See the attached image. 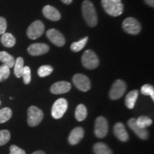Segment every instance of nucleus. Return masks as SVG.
<instances>
[{
	"mask_svg": "<svg viewBox=\"0 0 154 154\" xmlns=\"http://www.w3.org/2000/svg\"><path fill=\"white\" fill-rule=\"evenodd\" d=\"M82 64L88 69H94L97 68L99 64V60L97 55L92 50H86L83 54L82 57Z\"/></svg>",
	"mask_w": 154,
	"mask_h": 154,
	"instance_id": "obj_3",
	"label": "nucleus"
},
{
	"mask_svg": "<svg viewBox=\"0 0 154 154\" xmlns=\"http://www.w3.org/2000/svg\"><path fill=\"white\" fill-rule=\"evenodd\" d=\"M0 61L9 68H12L15 63L14 58L6 51H0Z\"/></svg>",
	"mask_w": 154,
	"mask_h": 154,
	"instance_id": "obj_19",
	"label": "nucleus"
},
{
	"mask_svg": "<svg viewBox=\"0 0 154 154\" xmlns=\"http://www.w3.org/2000/svg\"><path fill=\"white\" fill-rule=\"evenodd\" d=\"M53 72V67L49 65H43L38 69V75L40 77H46L49 76Z\"/></svg>",
	"mask_w": 154,
	"mask_h": 154,
	"instance_id": "obj_27",
	"label": "nucleus"
},
{
	"mask_svg": "<svg viewBox=\"0 0 154 154\" xmlns=\"http://www.w3.org/2000/svg\"><path fill=\"white\" fill-rule=\"evenodd\" d=\"M14 74L17 78H20L22 76L23 69H24V59L22 57H18L14 63Z\"/></svg>",
	"mask_w": 154,
	"mask_h": 154,
	"instance_id": "obj_23",
	"label": "nucleus"
},
{
	"mask_svg": "<svg viewBox=\"0 0 154 154\" xmlns=\"http://www.w3.org/2000/svg\"><path fill=\"white\" fill-rule=\"evenodd\" d=\"M9 75H10V68L5 64L2 65L0 66V82L7 79Z\"/></svg>",
	"mask_w": 154,
	"mask_h": 154,
	"instance_id": "obj_29",
	"label": "nucleus"
},
{
	"mask_svg": "<svg viewBox=\"0 0 154 154\" xmlns=\"http://www.w3.org/2000/svg\"><path fill=\"white\" fill-rule=\"evenodd\" d=\"M44 24L40 20H36L30 24L26 31V34L30 39L34 40L39 38L44 32Z\"/></svg>",
	"mask_w": 154,
	"mask_h": 154,
	"instance_id": "obj_7",
	"label": "nucleus"
},
{
	"mask_svg": "<svg viewBox=\"0 0 154 154\" xmlns=\"http://www.w3.org/2000/svg\"><path fill=\"white\" fill-rule=\"evenodd\" d=\"M109 131V123L103 116H99L95 121L94 134L97 138H103L106 137Z\"/></svg>",
	"mask_w": 154,
	"mask_h": 154,
	"instance_id": "obj_8",
	"label": "nucleus"
},
{
	"mask_svg": "<svg viewBox=\"0 0 154 154\" xmlns=\"http://www.w3.org/2000/svg\"><path fill=\"white\" fill-rule=\"evenodd\" d=\"M7 21L4 17H0V35L5 34L7 30Z\"/></svg>",
	"mask_w": 154,
	"mask_h": 154,
	"instance_id": "obj_33",
	"label": "nucleus"
},
{
	"mask_svg": "<svg viewBox=\"0 0 154 154\" xmlns=\"http://www.w3.org/2000/svg\"><path fill=\"white\" fill-rule=\"evenodd\" d=\"M138 96V90H133V91H131L129 93L127 94L126 96V99H125V103H126V107L128 108V109H134L135 104H136V100H137Z\"/></svg>",
	"mask_w": 154,
	"mask_h": 154,
	"instance_id": "obj_18",
	"label": "nucleus"
},
{
	"mask_svg": "<svg viewBox=\"0 0 154 154\" xmlns=\"http://www.w3.org/2000/svg\"><path fill=\"white\" fill-rule=\"evenodd\" d=\"M49 51V47L46 44L35 43L31 44L28 47V52L32 56H40L47 53Z\"/></svg>",
	"mask_w": 154,
	"mask_h": 154,
	"instance_id": "obj_12",
	"label": "nucleus"
},
{
	"mask_svg": "<svg viewBox=\"0 0 154 154\" xmlns=\"http://www.w3.org/2000/svg\"><path fill=\"white\" fill-rule=\"evenodd\" d=\"M72 86H71L70 83L67 82H58L55 84H54L51 86V92L54 94H66L67 92L70 91Z\"/></svg>",
	"mask_w": 154,
	"mask_h": 154,
	"instance_id": "obj_14",
	"label": "nucleus"
},
{
	"mask_svg": "<svg viewBox=\"0 0 154 154\" xmlns=\"http://www.w3.org/2000/svg\"><path fill=\"white\" fill-rule=\"evenodd\" d=\"M128 126L129 128L141 139L146 140L149 138V132L146 128H140L136 124V119L131 118L128 121Z\"/></svg>",
	"mask_w": 154,
	"mask_h": 154,
	"instance_id": "obj_13",
	"label": "nucleus"
},
{
	"mask_svg": "<svg viewBox=\"0 0 154 154\" xmlns=\"http://www.w3.org/2000/svg\"><path fill=\"white\" fill-rule=\"evenodd\" d=\"M44 118V113L41 109L36 106H30L28 109L27 121L29 126H38Z\"/></svg>",
	"mask_w": 154,
	"mask_h": 154,
	"instance_id": "obj_5",
	"label": "nucleus"
},
{
	"mask_svg": "<svg viewBox=\"0 0 154 154\" xmlns=\"http://www.w3.org/2000/svg\"><path fill=\"white\" fill-rule=\"evenodd\" d=\"M94 151L95 154H113L110 148L102 142L96 143L94 146Z\"/></svg>",
	"mask_w": 154,
	"mask_h": 154,
	"instance_id": "obj_21",
	"label": "nucleus"
},
{
	"mask_svg": "<svg viewBox=\"0 0 154 154\" xmlns=\"http://www.w3.org/2000/svg\"><path fill=\"white\" fill-rule=\"evenodd\" d=\"M127 86L124 81L118 79L113 83L109 92V97L112 100H117L121 98L126 91Z\"/></svg>",
	"mask_w": 154,
	"mask_h": 154,
	"instance_id": "obj_6",
	"label": "nucleus"
},
{
	"mask_svg": "<svg viewBox=\"0 0 154 154\" xmlns=\"http://www.w3.org/2000/svg\"><path fill=\"white\" fill-rule=\"evenodd\" d=\"M0 104H1V101H0Z\"/></svg>",
	"mask_w": 154,
	"mask_h": 154,
	"instance_id": "obj_37",
	"label": "nucleus"
},
{
	"mask_svg": "<svg viewBox=\"0 0 154 154\" xmlns=\"http://www.w3.org/2000/svg\"><path fill=\"white\" fill-rule=\"evenodd\" d=\"M87 116V109L84 104H81L77 106L76 111H75V117L76 120L79 121H82L85 120Z\"/></svg>",
	"mask_w": 154,
	"mask_h": 154,
	"instance_id": "obj_22",
	"label": "nucleus"
},
{
	"mask_svg": "<svg viewBox=\"0 0 154 154\" xmlns=\"http://www.w3.org/2000/svg\"><path fill=\"white\" fill-rule=\"evenodd\" d=\"M113 132H114L116 137L119 138L121 141L126 142L129 138L128 134L127 133L126 128L122 123L119 122L115 124L114 128H113Z\"/></svg>",
	"mask_w": 154,
	"mask_h": 154,
	"instance_id": "obj_16",
	"label": "nucleus"
},
{
	"mask_svg": "<svg viewBox=\"0 0 154 154\" xmlns=\"http://www.w3.org/2000/svg\"><path fill=\"white\" fill-rule=\"evenodd\" d=\"M47 36L51 43L57 47H63L66 42L63 34L55 29H50L48 30L47 32Z\"/></svg>",
	"mask_w": 154,
	"mask_h": 154,
	"instance_id": "obj_11",
	"label": "nucleus"
},
{
	"mask_svg": "<svg viewBox=\"0 0 154 154\" xmlns=\"http://www.w3.org/2000/svg\"><path fill=\"white\" fill-rule=\"evenodd\" d=\"M1 42L5 47L11 48L15 45L16 39H15L14 36L11 33H6L5 32V34L2 35Z\"/></svg>",
	"mask_w": 154,
	"mask_h": 154,
	"instance_id": "obj_20",
	"label": "nucleus"
},
{
	"mask_svg": "<svg viewBox=\"0 0 154 154\" xmlns=\"http://www.w3.org/2000/svg\"><path fill=\"white\" fill-rule=\"evenodd\" d=\"M136 123L140 128H146L147 127L151 126L153 122L149 117L142 116H139L137 119H136Z\"/></svg>",
	"mask_w": 154,
	"mask_h": 154,
	"instance_id": "obj_25",
	"label": "nucleus"
},
{
	"mask_svg": "<svg viewBox=\"0 0 154 154\" xmlns=\"http://www.w3.org/2000/svg\"><path fill=\"white\" fill-rule=\"evenodd\" d=\"M68 108V103L65 99L61 98L57 100L51 109V115L55 119H59L66 113Z\"/></svg>",
	"mask_w": 154,
	"mask_h": 154,
	"instance_id": "obj_9",
	"label": "nucleus"
},
{
	"mask_svg": "<svg viewBox=\"0 0 154 154\" xmlns=\"http://www.w3.org/2000/svg\"><path fill=\"white\" fill-rule=\"evenodd\" d=\"M23 80L25 84H29L31 82V70L29 66H24L22 76Z\"/></svg>",
	"mask_w": 154,
	"mask_h": 154,
	"instance_id": "obj_31",
	"label": "nucleus"
},
{
	"mask_svg": "<svg viewBox=\"0 0 154 154\" xmlns=\"http://www.w3.org/2000/svg\"><path fill=\"white\" fill-rule=\"evenodd\" d=\"M32 154H46V153H44V151H37L34 152V153H32Z\"/></svg>",
	"mask_w": 154,
	"mask_h": 154,
	"instance_id": "obj_36",
	"label": "nucleus"
},
{
	"mask_svg": "<svg viewBox=\"0 0 154 154\" xmlns=\"http://www.w3.org/2000/svg\"><path fill=\"white\" fill-rule=\"evenodd\" d=\"M140 92L142 94L146 96H150L151 97L152 100H154V88L153 86L150 84H144L141 87Z\"/></svg>",
	"mask_w": 154,
	"mask_h": 154,
	"instance_id": "obj_28",
	"label": "nucleus"
},
{
	"mask_svg": "<svg viewBox=\"0 0 154 154\" xmlns=\"http://www.w3.org/2000/svg\"><path fill=\"white\" fill-rule=\"evenodd\" d=\"M122 27L126 33L137 35L141 31V25L136 19L134 17H128L123 22Z\"/></svg>",
	"mask_w": 154,
	"mask_h": 154,
	"instance_id": "obj_4",
	"label": "nucleus"
},
{
	"mask_svg": "<svg viewBox=\"0 0 154 154\" xmlns=\"http://www.w3.org/2000/svg\"><path fill=\"white\" fill-rule=\"evenodd\" d=\"M9 150H10V154H26V152L24 150L15 145L11 146Z\"/></svg>",
	"mask_w": 154,
	"mask_h": 154,
	"instance_id": "obj_32",
	"label": "nucleus"
},
{
	"mask_svg": "<svg viewBox=\"0 0 154 154\" xmlns=\"http://www.w3.org/2000/svg\"><path fill=\"white\" fill-rule=\"evenodd\" d=\"M88 37L86 36V37L81 39L80 41L74 42V43H72V45H71V49H72L73 51H74V52L80 51L81 50H82L84 48V47H85V45L88 42Z\"/></svg>",
	"mask_w": 154,
	"mask_h": 154,
	"instance_id": "obj_24",
	"label": "nucleus"
},
{
	"mask_svg": "<svg viewBox=\"0 0 154 154\" xmlns=\"http://www.w3.org/2000/svg\"><path fill=\"white\" fill-rule=\"evenodd\" d=\"M82 14L86 24L94 27L98 23V16L93 3L89 0H84L82 3Z\"/></svg>",
	"mask_w": 154,
	"mask_h": 154,
	"instance_id": "obj_1",
	"label": "nucleus"
},
{
	"mask_svg": "<svg viewBox=\"0 0 154 154\" xmlns=\"http://www.w3.org/2000/svg\"><path fill=\"white\" fill-rule=\"evenodd\" d=\"M145 3L147 4L150 7H154V0H144Z\"/></svg>",
	"mask_w": 154,
	"mask_h": 154,
	"instance_id": "obj_34",
	"label": "nucleus"
},
{
	"mask_svg": "<svg viewBox=\"0 0 154 154\" xmlns=\"http://www.w3.org/2000/svg\"><path fill=\"white\" fill-rule=\"evenodd\" d=\"M103 9L111 17H119L124 11V5L121 0H101Z\"/></svg>",
	"mask_w": 154,
	"mask_h": 154,
	"instance_id": "obj_2",
	"label": "nucleus"
},
{
	"mask_svg": "<svg viewBox=\"0 0 154 154\" xmlns=\"http://www.w3.org/2000/svg\"><path fill=\"white\" fill-rule=\"evenodd\" d=\"M9 140H10V133L9 131H0V146L5 145Z\"/></svg>",
	"mask_w": 154,
	"mask_h": 154,
	"instance_id": "obj_30",
	"label": "nucleus"
},
{
	"mask_svg": "<svg viewBox=\"0 0 154 154\" xmlns=\"http://www.w3.org/2000/svg\"><path fill=\"white\" fill-rule=\"evenodd\" d=\"M84 136V131L82 127H76L72 131L69 136V142L71 145L79 143Z\"/></svg>",
	"mask_w": 154,
	"mask_h": 154,
	"instance_id": "obj_17",
	"label": "nucleus"
},
{
	"mask_svg": "<svg viewBox=\"0 0 154 154\" xmlns=\"http://www.w3.org/2000/svg\"><path fill=\"white\" fill-rule=\"evenodd\" d=\"M73 83L80 91L86 92L91 88V82L86 75L76 74L73 77Z\"/></svg>",
	"mask_w": 154,
	"mask_h": 154,
	"instance_id": "obj_10",
	"label": "nucleus"
},
{
	"mask_svg": "<svg viewBox=\"0 0 154 154\" xmlns=\"http://www.w3.org/2000/svg\"><path fill=\"white\" fill-rule=\"evenodd\" d=\"M12 111L9 108H4L0 110V124L7 122L11 119Z\"/></svg>",
	"mask_w": 154,
	"mask_h": 154,
	"instance_id": "obj_26",
	"label": "nucleus"
},
{
	"mask_svg": "<svg viewBox=\"0 0 154 154\" xmlns=\"http://www.w3.org/2000/svg\"><path fill=\"white\" fill-rule=\"evenodd\" d=\"M42 12L46 18L51 21H59L61 19V14L55 7L47 5L42 9Z\"/></svg>",
	"mask_w": 154,
	"mask_h": 154,
	"instance_id": "obj_15",
	"label": "nucleus"
},
{
	"mask_svg": "<svg viewBox=\"0 0 154 154\" xmlns=\"http://www.w3.org/2000/svg\"><path fill=\"white\" fill-rule=\"evenodd\" d=\"M63 3H64L65 5H70L72 3L73 0H61Z\"/></svg>",
	"mask_w": 154,
	"mask_h": 154,
	"instance_id": "obj_35",
	"label": "nucleus"
}]
</instances>
